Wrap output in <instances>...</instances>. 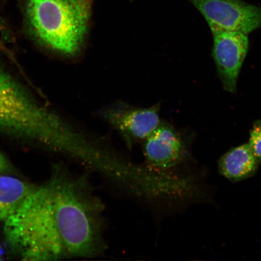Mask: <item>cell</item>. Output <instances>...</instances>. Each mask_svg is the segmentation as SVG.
<instances>
[{
  "label": "cell",
  "mask_w": 261,
  "mask_h": 261,
  "mask_svg": "<svg viewBox=\"0 0 261 261\" xmlns=\"http://www.w3.org/2000/svg\"><path fill=\"white\" fill-rule=\"evenodd\" d=\"M257 162L261 164V120L253 123L250 130L249 142L248 143Z\"/></svg>",
  "instance_id": "obj_10"
},
{
  "label": "cell",
  "mask_w": 261,
  "mask_h": 261,
  "mask_svg": "<svg viewBox=\"0 0 261 261\" xmlns=\"http://www.w3.org/2000/svg\"><path fill=\"white\" fill-rule=\"evenodd\" d=\"M12 170V165L8 159L0 151V175L9 174Z\"/></svg>",
  "instance_id": "obj_11"
},
{
  "label": "cell",
  "mask_w": 261,
  "mask_h": 261,
  "mask_svg": "<svg viewBox=\"0 0 261 261\" xmlns=\"http://www.w3.org/2000/svg\"><path fill=\"white\" fill-rule=\"evenodd\" d=\"M143 151L148 168L161 172L177 165L184 155V145L171 126L161 123L144 141Z\"/></svg>",
  "instance_id": "obj_7"
},
{
  "label": "cell",
  "mask_w": 261,
  "mask_h": 261,
  "mask_svg": "<svg viewBox=\"0 0 261 261\" xmlns=\"http://www.w3.org/2000/svg\"><path fill=\"white\" fill-rule=\"evenodd\" d=\"M103 210L87 176L58 165L6 218L3 233L21 260L96 256L106 247Z\"/></svg>",
  "instance_id": "obj_1"
},
{
  "label": "cell",
  "mask_w": 261,
  "mask_h": 261,
  "mask_svg": "<svg viewBox=\"0 0 261 261\" xmlns=\"http://www.w3.org/2000/svg\"><path fill=\"white\" fill-rule=\"evenodd\" d=\"M0 132L62 151L74 130L39 104L14 78L0 68Z\"/></svg>",
  "instance_id": "obj_2"
},
{
  "label": "cell",
  "mask_w": 261,
  "mask_h": 261,
  "mask_svg": "<svg viewBox=\"0 0 261 261\" xmlns=\"http://www.w3.org/2000/svg\"><path fill=\"white\" fill-rule=\"evenodd\" d=\"M159 106L148 109L117 107L108 110L104 116L120 132L126 142L144 141L161 125Z\"/></svg>",
  "instance_id": "obj_6"
},
{
  "label": "cell",
  "mask_w": 261,
  "mask_h": 261,
  "mask_svg": "<svg viewBox=\"0 0 261 261\" xmlns=\"http://www.w3.org/2000/svg\"><path fill=\"white\" fill-rule=\"evenodd\" d=\"M0 258H1V254H0Z\"/></svg>",
  "instance_id": "obj_12"
},
{
  "label": "cell",
  "mask_w": 261,
  "mask_h": 261,
  "mask_svg": "<svg viewBox=\"0 0 261 261\" xmlns=\"http://www.w3.org/2000/svg\"><path fill=\"white\" fill-rule=\"evenodd\" d=\"M94 0H28L26 16L33 32L45 46L73 56L86 37Z\"/></svg>",
  "instance_id": "obj_3"
},
{
  "label": "cell",
  "mask_w": 261,
  "mask_h": 261,
  "mask_svg": "<svg viewBox=\"0 0 261 261\" xmlns=\"http://www.w3.org/2000/svg\"><path fill=\"white\" fill-rule=\"evenodd\" d=\"M212 55L224 89L233 93L241 67L249 50L247 35L238 32H222L213 34Z\"/></svg>",
  "instance_id": "obj_5"
},
{
  "label": "cell",
  "mask_w": 261,
  "mask_h": 261,
  "mask_svg": "<svg viewBox=\"0 0 261 261\" xmlns=\"http://www.w3.org/2000/svg\"><path fill=\"white\" fill-rule=\"evenodd\" d=\"M35 188L11 176L0 175V220L4 221Z\"/></svg>",
  "instance_id": "obj_9"
},
{
  "label": "cell",
  "mask_w": 261,
  "mask_h": 261,
  "mask_svg": "<svg viewBox=\"0 0 261 261\" xmlns=\"http://www.w3.org/2000/svg\"><path fill=\"white\" fill-rule=\"evenodd\" d=\"M259 163L248 143L231 149L218 162L221 175L231 182H238L253 177Z\"/></svg>",
  "instance_id": "obj_8"
},
{
  "label": "cell",
  "mask_w": 261,
  "mask_h": 261,
  "mask_svg": "<svg viewBox=\"0 0 261 261\" xmlns=\"http://www.w3.org/2000/svg\"><path fill=\"white\" fill-rule=\"evenodd\" d=\"M201 13L212 34L238 32L244 34L261 27V6L242 0H188Z\"/></svg>",
  "instance_id": "obj_4"
}]
</instances>
